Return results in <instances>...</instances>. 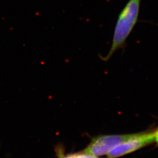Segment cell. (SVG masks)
Here are the masks:
<instances>
[{"mask_svg":"<svg viewBox=\"0 0 158 158\" xmlns=\"http://www.w3.org/2000/svg\"><path fill=\"white\" fill-rule=\"evenodd\" d=\"M141 0H129L119 14L114 32L112 44L104 60H109L113 54L124 47L125 42L138 21Z\"/></svg>","mask_w":158,"mask_h":158,"instance_id":"1","label":"cell"},{"mask_svg":"<svg viewBox=\"0 0 158 158\" xmlns=\"http://www.w3.org/2000/svg\"><path fill=\"white\" fill-rule=\"evenodd\" d=\"M153 142H155L153 132L135 133L129 139L114 148L107 155V158L121 157L150 145Z\"/></svg>","mask_w":158,"mask_h":158,"instance_id":"2","label":"cell"},{"mask_svg":"<svg viewBox=\"0 0 158 158\" xmlns=\"http://www.w3.org/2000/svg\"><path fill=\"white\" fill-rule=\"evenodd\" d=\"M134 134L104 135L94 138L83 151L95 156L107 155L114 148L134 135Z\"/></svg>","mask_w":158,"mask_h":158,"instance_id":"3","label":"cell"},{"mask_svg":"<svg viewBox=\"0 0 158 158\" xmlns=\"http://www.w3.org/2000/svg\"><path fill=\"white\" fill-rule=\"evenodd\" d=\"M73 158H100L97 156H95L94 155H92L90 154L87 153L83 152L79 153L77 154L73 155Z\"/></svg>","mask_w":158,"mask_h":158,"instance_id":"4","label":"cell"},{"mask_svg":"<svg viewBox=\"0 0 158 158\" xmlns=\"http://www.w3.org/2000/svg\"><path fill=\"white\" fill-rule=\"evenodd\" d=\"M153 134L155 138V142H156L158 145V128L155 131H153Z\"/></svg>","mask_w":158,"mask_h":158,"instance_id":"5","label":"cell"},{"mask_svg":"<svg viewBox=\"0 0 158 158\" xmlns=\"http://www.w3.org/2000/svg\"><path fill=\"white\" fill-rule=\"evenodd\" d=\"M63 158H73V155H69V156H67Z\"/></svg>","mask_w":158,"mask_h":158,"instance_id":"6","label":"cell"}]
</instances>
